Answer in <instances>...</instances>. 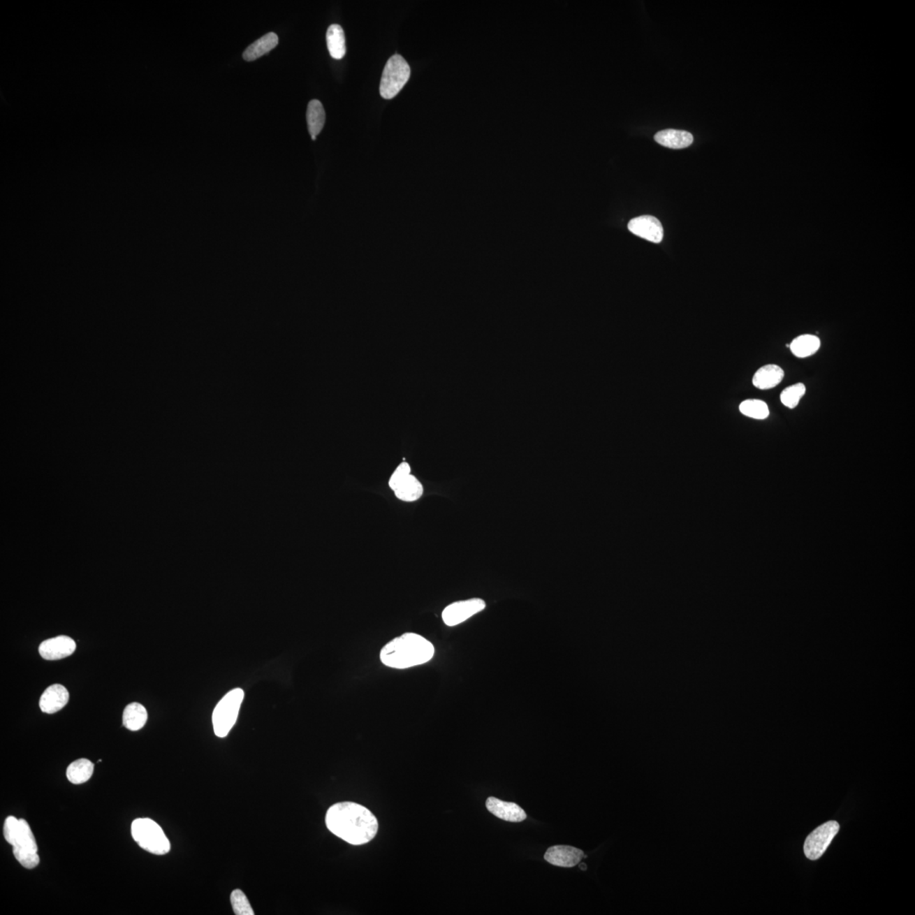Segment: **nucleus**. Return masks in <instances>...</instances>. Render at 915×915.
Returning <instances> with one entry per match:
<instances>
[{"label": "nucleus", "mask_w": 915, "mask_h": 915, "mask_svg": "<svg viewBox=\"0 0 915 915\" xmlns=\"http://www.w3.org/2000/svg\"><path fill=\"white\" fill-rule=\"evenodd\" d=\"M325 825L337 837L352 845H363L376 837L377 819L371 811L359 803H337L329 807Z\"/></svg>", "instance_id": "1"}, {"label": "nucleus", "mask_w": 915, "mask_h": 915, "mask_svg": "<svg viewBox=\"0 0 915 915\" xmlns=\"http://www.w3.org/2000/svg\"><path fill=\"white\" fill-rule=\"evenodd\" d=\"M434 654L435 648L431 642L423 636L408 632L386 644L381 648L380 659L386 666L404 670L429 662Z\"/></svg>", "instance_id": "2"}, {"label": "nucleus", "mask_w": 915, "mask_h": 915, "mask_svg": "<svg viewBox=\"0 0 915 915\" xmlns=\"http://www.w3.org/2000/svg\"><path fill=\"white\" fill-rule=\"evenodd\" d=\"M134 841L143 850L155 855H165L170 850V843L158 824L149 818L137 819L132 824Z\"/></svg>", "instance_id": "3"}, {"label": "nucleus", "mask_w": 915, "mask_h": 915, "mask_svg": "<svg viewBox=\"0 0 915 915\" xmlns=\"http://www.w3.org/2000/svg\"><path fill=\"white\" fill-rule=\"evenodd\" d=\"M244 698V690L236 688L226 694L218 703L212 716L214 734L218 738H226L236 724Z\"/></svg>", "instance_id": "4"}, {"label": "nucleus", "mask_w": 915, "mask_h": 915, "mask_svg": "<svg viewBox=\"0 0 915 915\" xmlns=\"http://www.w3.org/2000/svg\"><path fill=\"white\" fill-rule=\"evenodd\" d=\"M411 67L400 54L390 58L384 67L380 83L381 96L391 99L397 96L411 78Z\"/></svg>", "instance_id": "5"}, {"label": "nucleus", "mask_w": 915, "mask_h": 915, "mask_svg": "<svg viewBox=\"0 0 915 915\" xmlns=\"http://www.w3.org/2000/svg\"><path fill=\"white\" fill-rule=\"evenodd\" d=\"M9 844L13 847V854L24 868L31 870L39 865L38 844L29 824L25 819H19L17 833Z\"/></svg>", "instance_id": "6"}, {"label": "nucleus", "mask_w": 915, "mask_h": 915, "mask_svg": "<svg viewBox=\"0 0 915 915\" xmlns=\"http://www.w3.org/2000/svg\"><path fill=\"white\" fill-rule=\"evenodd\" d=\"M839 829L840 826L837 821H828L807 835L803 847L806 857L810 861H817L821 858L838 833Z\"/></svg>", "instance_id": "7"}, {"label": "nucleus", "mask_w": 915, "mask_h": 915, "mask_svg": "<svg viewBox=\"0 0 915 915\" xmlns=\"http://www.w3.org/2000/svg\"><path fill=\"white\" fill-rule=\"evenodd\" d=\"M485 608H486V603L481 599L459 601L445 608L441 617L447 626L455 627L472 617L477 613L483 611Z\"/></svg>", "instance_id": "8"}, {"label": "nucleus", "mask_w": 915, "mask_h": 915, "mask_svg": "<svg viewBox=\"0 0 915 915\" xmlns=\"http://www.w3.org/2000/svg\"><path fill=\"white\" fill-rule=\"evenodd\" d=\"M77 647L75 640L67 636L43 640L38 647L39 654L46 660H58L68 657Z\"/></svg>", "instance_id": "9"}, {"label": "nucleus", "mask_w": 915, "mask_h": 915, "mask_svg": "<svg viewBox=\"0 0 915 915\" xmlns=\"http://www.w3.org/2000/svg\"><path fill=\"white\" fill-rule=\"evenodd\" d=\"M628 229L636 236L654 244H659L663 240V226L658 219L654 217L643 216L632 219L628 224Z\"/></svg>", "instance_id": "10"}, {"label": "nucleus", "mask_w": 915, "mask_h": 915, "mask_svg": "<svg viewBox=\"0 0 915 915\" xmlns=\"http://www.w3.org/2000/svg\"><path fill=\"white\" fill-rule=\"evenodd\" d=\"M584 855L583 851L576 847L558 845L549 847L544 858L550 865L571 868L583 861Z\"/></svg>", "instance_id": "11"}, {"label": "nucleus", "mask_w": 915, "mask_h": 915, "mask_svg": "<svg viewBox=\"0 0 915 915\" xmlns=\"http://www.w3.org/2000/svg\"><path fill=\"white\" fill-rule=\"evenodd\" d=\"M486 807L489 812L505 821L522 822L527 817L526 812L516 803L499 800L495 797L487 799Z\"/></svg>", "instance_id": "12"}, {"label": "nucleus", "mask_w": 915, "mask_h": 915, "mask_svg": "<svg viewBox=\"0 0 915 915\" xmlns=\"http://www.w3.org/2000/svg\"><path fill=\"white\" fill-rule=\"evenodd\" d=\"M69 701V692L59 684H54L43 691L39 707L43 713L54 714L63 709Z\"/></svg>", "instance_id": "13"}, {"label": "nucleus", "mask_w": 915, "mask_h": 915, "mask_svg": "<svg viewBox=\"0 0 915 915\" xmlns=\"http://www.w3.org/2000/svg\"><path fill=\"white\" fill-rule=\"evenodd\" d=\"M784 376L785 373L779 366L766 365L755 372L753 384L755 388L761 390L774 388L782 383Z\"/></svg>", "instance_id": "14"}, {"label": "nucleus", "mask_w": 915, "mask_h": 915, "mask_svg": "<svg viewBox=\"0 0 915 915\" xmlns=\"http://www.w3.org/2000/svg\"><path fill=\"white\" fill-rule=\"evenodd\" d=\"M655 141L666 148L681 149L694 142V136L685 131L667 129L656 133Z\"/></svg>", "instance_id": "15"}, {"label": "nucleus", "mask_w": 915, "mask_h": 915, "mask_svg": "<svg viewBox=\"0 0 915 915\" xmlns=\"http://www.w3.org/2000/svg\"><path fill=\"white\" fill-rule=\"evenodd\" d=\"M123 726L133 731L141 730L148 721V712L141 703H132L123 712Z\"/></svg>", "instance_id": "16"}, {"label": "nucleus", "mask_w": 915, "mask_h": 915, "mask_svg": "<svg viewBox=\"0 0 915 915\" xmlns=\"http://www.w3.org/2000/svg\"><path fill=\"white\" fill-rule=\"evenodd\" d=\"M278 45V37L274 33H270L258 39L257 41L249 45L245 51L242 57L246 61H253L262 57L276 47Z\"/></svg>", "instance_id": "17"}, {"label": "nucleus", "mask_w": 915, "mask_h": 915, "mask_svg": "<svg viewBox=\"0 0 915 915\" xmlns=\"http://www.w3.org/2000/svg\"><path fill=\"white\" fill-rule=\"evenodd\" d=\"M326 43L333 59H341L346 54V41L343 27L337 24L330 26L326 33Z\"/></svg>", "instance_id": "18"}, {"label": "nucleus", "mask_w": 915, "mask_h": 915, "mask_svg": "<svg viewBox=\"0 0 915 915\" xmlns=\"http://www.w3.org/2000/svg\"><path fill=\"white\" fill-rule=\"evenodd\" d=\"M306 118H307L309 132L313 140H316L317 135H319L323 129L325 122V110L319 101L314 99L309 103Z\"/></svg>", "instance_id": "19"}, {"label": "nucleus", "mask_w": 915, "mask_h": 915, "mask_svg": "<svg viewBox=\"0 0 915 915\" xmlns=\"http://www.w3.org/2000/svg\"><path fill=\"white\" fill-rule=\"evenodd\" d=\"M94 765L89 759H80L71 763L66 770L68 781L75 785L85 783L93 775Z\"/></svg>", "instance_id": "20"}, {"label": "nucleus", "mask_w": 915, "mask_h": 915, "mask_svg": "<svg viewBox=\"0 0 915 915\" xmlns=\"http://www.w3.org/2000/svg\"><path fill=\"white\" fill-rule=\"evenodd\" d=\"M393 492L397 499L404 502H413L423 496V487L415 476L409 475Z\"/></svg>", "instance_id": "21"}, {"label": "nucleus", "mask_w": 915, "mask_h": 915, "mask_svg": "<svg viewBox=\"0 0 915 915\" xmlns=\"http://www.w3.org/2000/svg\"><path fill=\"white\" fill-rule=\"evenodd\" d=\"M821 347V341L813 335L796 337L790 344L791 353L798 358H807L814 355Z\"/></svg>", "instance_id": "22"}, {"label": "nucleus", "mask_w": 915, "mask_h": 915, "mask_svg": "<svg viewBox=\"0 0 915 915\" xmlns=\"http://www.w3.org/2000/svg\"><path fill=\"white\" fill-rule=\"evenodd\" d=\"M742 415L756 420H765L770 415L769 408L766 402L759 400L743 401L739 407Z\"/></svg>", "instance_id": "23"}, {"label": "nucleus", "mask_w": 915, "mask_h": 915, "mask_svg": "<svg viewBox=\"0 0 915 915\" xmlns=\"http://www.w3.org/2000/svg\"><path fill=\"white\" fill-rule=\"evenodd\" d=\"M806 388L805 384L797 383L783 390L781 395L782 403L786 407L794 409L798 407L802 397L805 396Z\"/></svg>", "instance_id": "24"}, {"label": "nucleus", "mask_w": 915, "mask_h": 915, "mask_svg": "<svg viewBox=\"0 0 915 915\" xmlns=\"http://www.w3.org/2000/svg\"><path fill=\"white\" fill-rule=\"evenodd\" d=\"M230 904H232L234 914L237 915H254V912L251 905H250L248 898L244 892L240 889L234 890L230 894Z\"/></svg>", "instance_id": "25"}, {"label": "nucleus", "mask_w": 915, "mask_h": 915, "mask_svg": "<svg viewBox=\"0 0 915 915\" xmlns=\"http://www.w3.org/2000/svg\"><path fill=\"white\" fill-rule=\"evenodd\" d=\"M411 467L407 462L401 463L390 477L388 483L390 488L395 491L409 475H411Z\"/></svg>", "instance_id": "26"}, {"label": "nucleus", "mask_w": 915, "mask_h": 915, "mask_svg": "<svg viewBox=\"0 0 915 915\" xmlns=\"http://www.w3.org/2000/svg\"><path fill=\"white\" fill-rule=\"evenodd\" d=\"M18 826V819L14 817L6 818L5 825H3V835H5L6 840L8 843L10 842L12 838L14 837L15 834L17 833Z\"/></svg>", "instance_id": "27"}, {"label": "nucleus", "mask_w": 915, "mask_h": 915, "mask_svg": "<svg viewBox=\"0 0 915 915\" xmlns=\"http://www.w3.org/2000/svg\"><path fill=\"white\" fill-rule=\"evenodd\" d=\"M579 867H580V869H582V870H587V865H585V864L579 865Z\"/></svg>", "instance_id": "28"}]
</instances>
